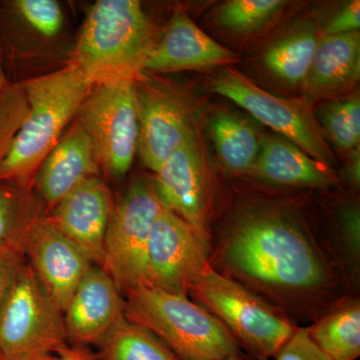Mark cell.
Wrapping results in <instances>:
<instances>
[{
    "label": "cell",
    "instance_id": "6da1fadb",
    "mask_svg": "<svg viewBox=\"0 0 360 360\" xmlns=\"http://www.w3.org/2000/svg\"><path fill=\"white\" fill-rule=\"evenodd\" d=\"M219 255L241 281L284 300H302L333 285V271L319 246L283 213L243 215L227 233Z\"/></svg>",
    "mask_w": 360,
    "mask_h": 360
},
{
    "label": "cell",
    "instance_id": "7a4b0ae2",
    "mask_svg": "<svg viewBox=\"0 0 360 360\" xmlns=\"http://www.w3.org/2000/svg\"><path fill=\"white\" fill-rule=\"evenodd\" d=\"M94 82L71 65L18 82L27 115L0 161V184L33 193L39 167L75 120Z\"/></svg>",
    "mask_w": 360,
    "mask_h": 360
},
{
    "label": "cell",
    "instance_id": "3957f363",
    "mask_svg": "<svg viewBox=\"0 0 360 360\" xmlns=\"http://www.w3.org/2000/svg\"><path fill=\"white\" fill-rule=\"evenodd\" d=\"M123 297L125 317L155 333L179 360H224L239 352L221 321L187 295L139 284Z\"/></svg>",
    "mask_w": 360,
    "mask_h": 360
},
{
    "label": "cell",
    "instance_id": "277c9868",
    "mask_svg": "<svg viewBox=\"0 0 360 360\" xmlns=\"http://www.w3.org/2000/svg\"><path fill=\"white\" fill-rule=\"evenodd\" d=\"M158 37L137 0H98L89 9L68 65L97 82L134 77Z\"/></svg>",
    "mask_w": 360,
    "mask_h": 360
},
{
    "label": "cell",
    "instance_id": "5b68a950",
    "mask_svg": "<svg viewBox=\"0 0 360 360\" xmlns=\"http://www.w3.org/2000/svg\"><path fill=\"white\" fill-rule=\"evenodd\" d=\"M188 295L210 310L238 345L258 360L276 356L297 328L281 310L210 264L191 284Z\"/></svg>",
    "mask_w": 360,
    "mask_h": 360
},
{
    "label": "cell",
    "instance_id": "8992f818",
    "mask_svg": "<svg viewBox=\"0 0 360 360\" xmlns=\"http://www.w3.org/2000/svg\"><path fill=\"white\" fill-rule=\"evenodd\" d=\"M0 44L6 70L11 66L26 80L68 65L75 41L60 2L2 0Z\"/></svg>",
    "mask_w": 360,
    "mask_h": 360
},
{
    "label": "cell",
    "instance_id": "52a82bcc",
    "mask_svg": "<svg viewBox=\"0 0 360 360\" xmlns=\"http://www.w3.org/2000/svg\"><path fill=\"white\" fill-rule=\"evenodd\" d=\"M66 345L63 310L26 260L0 309L1 359H44Z\"/></svg>",
    "mask_w": 360,
    "mask_h": 360
},
{
    "label": "cell",
    "instance_id": "ba28073f",
    "mask_svg": "<svg viewBox=\"0 0 360 360\" xmlns=\"http://www.w3.org/2000/svg\"><path fill=\"white\" fill-rule=\"evenodd\" d=\"M75 120L94 142L101 172L113 181L122 179L131 168L139 148L134 77L97 80Z\"/></svg>",
    "mask_w": 360,
    "mask_h": 360
},
{
    "label": "cell",
    "instance_id": "9c48e42d",
    "mask_svg": "<svg viewBox=\"0 0 360 360\" xmlns=\"http://www.w3.org/2000/svg\"><path fill=\"white\" fill-rule=\"evenodd\" d=\"M162 207L153 179L146 177L134 179L113 206L104 238L101 269L122 295L146 283L149 236Z\"/></svg>",
    "mask_w": 360,
    "mask_h": 360
},
{
    "label": "cell",
    "instance_id": "30bf717a",
    "mask_svg": "<svg viewBox=\"0 0 360 360\" xmlns=\"http://www.w3.org/2000/svg\"><path fill=\"white\" fill-rule=\"evenodd\" d=\"M210 85L215 94L231 99L314 160L326 165L335 160L309 99L272 96L233 68H225Z\"/></svg>",
    "mask_w": 360,
    "mask_h": 360
},
{
    "label": "cell",
    "instance_id": "8fae6325",
    "mask_svg": "<svg viewBox=\"0 0 360 360\" xmlns=\"http://www.w3.org/2000/svg\"><path fill=\"white\" fill-rule=\"evenodd\" d=\"M134 87L139 127L137 153L155 174L195 134L193 103L176 84L153 73L139 71Z\"/></svg>",
    "mask_w": 360,
    "mask_h": 360
},
{
    "label": "cell",
    "instance_id": "7c38bea8",
    "mask_svg": "<svg viewBox=\"0 0 360 360\" xmlns=\"http://www.w3.org/2000/svg\"><path fill=\"white\" fill-rule=\"evenodd\" d=\"M210 245L165 207L153 222L146 255V283L188 296L189 288L210 264Z\"/></svg>",
    "mask_w": 360,
    "mask_h": 360
},
{
    "label": "cell",
    "instance_id": "4fadbf2b",
    "mask_svg": "<svg viewBox=\"0 0 360 360\" xmlns=\"http://www.w3.org/2000/svg\"><path fill=\"white\" fill-rule=\"evenodd\" d=\"M153 184L163 207L179 215L210 245L208 175L196 132L163 162Z\"/></svg>",
    "mask_w": 360,
    "mask_h": 360
},
{
    "label": "cell",
    "instance_id": "5bb4252c",
    "mask_svg": "<svg viewBox=\"0 0 360 360\" xmlns=\"http://www.w3.org/2000/svg\"><path fill=\"white\" fill-rule=\"evenodd\" d=\"M23 250L28 264L65 312L78 284L94 264L49 221L45 213L26 232Z\"/></svg>",
    "mask_w": 360,
    "mask_h": 360
},
{
    "label": "cell",
    "instance_id": "9a60e30c",
    "mask_svg": "<svg viewBox=\"0 0 360 360\" xmlns=\"http://www.w3.org/2000/svg\"><path fill=\"white\" fill-rule=\"evenodd\" d=\"M113 203L101 176L90 177L66 194L46 219L96 266L103 265L104 238Z\"/></svg>",
    "mask_w": 360,
    "mask_h": 360
},
{
    "label": "cell",
    "instance_id": "2e32d148",
    "mask_svg": "<svg viewBox=\"0 0 360 360\" xmlns=\"http://www.w3.org/2000/svg\"><path fill=\"white\" fill-rule=\"evenodd\" d=\"M238 61V54L222 46L200 30L182 9L175 11L165 30L156 37L141 65L153 73L207 70Z\"/></svg>",
    "mask_w": 360,
    "mask_h": 360
},
{
    "label": "cell",
    "instance_id": "e0dca14e",
    "mask_svg": "<svg viewBox=\"0 0 360 360\" xmlns=\"http://www.w3.org/2000/svg\"><path fill=\"white\" fill-rule=\"evenodd\" d=\"M124 311V297L115 281L101 266L92 265L63 312L68 345H96L125 316Z\"/></svg>",
    "mask_w": 360,
    "mask_h": 360
},
{
    "label": "cell",
    "instance_id": "ac0fdd59",
    "mask_svg": "<svg viewBox=\"0 0 360 360\" xmlns=\"http://www.w3.org/2000/svg\"><path fill=\"white\" fill-rule=\"evenodd\" d=\"M101 172L94 142L75 118L39 167L33 193L47 214L66 194Z\"/></svg>",
    "mask_w": 360,
    "mask_h": 360
},
{
    "label": "cell",
    "instance_id": "d6986e66",
    "mask_svg": "<svg viewBox=\"0 0 360 360\" xmlns=\"http://www.w3.org/2000/svg\"><path fill=\"white\" fill-rule=\"evenodd\" d=\"M250 172L269 184L328 188L338 179L326 163L314 160L281 135L262 139L259 155Z\"/></svg>",
    "mask_w": 360,
    "mask_h": 360
},
{
    "label": "cell",
    "instance_id": "ffe728a7",
    "mask_svg": "<svg viewBox=\"0 0 360 360\" xmlns=\"http://www.w3.org/2000/svg\"><path fill=\"white\" fill-rule=\"evenodd\" d=\"M359 72V32L328 35L319 40L303 84L309 96H324L354 84Z\"/></svg>",
    "mask_w": 360,
    "mask_h": 360
},
{
    "label": "cell",
    "instance_id": "44dd1931",
    "mask_svg": "<svg viewBox=\"0 0 360 360\" xmlns=\"http://www.w3.org/2000/svg\"><path fill=\"white\" fill-rule=\"evenodd\" d=\"M312 340L333 360H355L360 355V303L348 300L309 328Z\"/></svg>",
    "mask_w": 360,
    "mask_h": 360
},
{
    "label": "cell",
    "instance_id": "7402d4cb",
    "mask_svg": "<svg viewBox=\"0 0 360 360\" xmlns=\"http://www.w3.org/2000/svg\"><path fill=\"white\" fill-rule=\"evenodd\" d=\"M96 347V360H179L155 333L125 316Z\"/></svg>",
    "mask_w": 360,
    "mask_h": 360
},
{
    "label": "cell",
    "instance_id": "603a6c76",
    "mask_svg": "<svg viewBox=\"0 0 360 360\" xmlns=\"http://www.w3.org/2000/svg\"><path fill=\"white\" fill-rule=\"evenodd\" d=\"M210 129L224 167L234 174L250 172L262 144L255 129L231 113L219 111L213 115Z\"/></svg>",
    "mask_w": 360,
    "mask_h": 360
},
{
    "label": "cell",
    "instance_id": "cb8c5ba5",
    "mask_svg": "<svg viewBox=\"0 0 360 360\" xmlns=\"http://www.w3.org/2000/svg\"><path fill=\"white\" fill-rule=\"evenodd\" d=\"M319 40L305 30L276 42L264 54V63L272 73L288 84L304 82L309 75Z\"/></svg>",
    "mask_w": 360,
    "mask_h": 360
},
{
    "label": "cell",
    "instance_id": "d4e9b609",
    "mask_svg": "<svg viewBox=\"0 0 360 360\" xmlns=\"http://www.w3.org/2000/svg\"><path fill=\"white\" fill-rule=\"evenodd\" d=\"M44 213L34 193L13 184H0V245L20 243L23 245L30 225Z\"/></svg>",
    "mask_w": 360,
    "mask_h": 360
},
{
    "label": "cell",
    "instance_id": "484cf974",
    "mask_svg": "<svg viewBox=\"0 0 360 360\" xmlns=\"http://www.w3.org/2000/svg\"><path fill=\"white\" fill-rule=\"evenodd\" d=\"M283 0H231L220 8L217 21L231 32H255L285 6Z\"/></svg>",
    "mask_w": 360,
    "mask_h": 360
},
{
    "label": "cell",
    "instance_id": "4316f807",
    "mask_svg": "<svg viewBox=\"0 0 360 360\" xmlns=\"http://www.w3.org/2000/svg\"><path fill=\"white\" fill-rule=\"evenodd\" d=\"M28 105L20 84H13L0 96V161L20 129Z\"/></svg>",
    "mask_w": 360,
    "mask_h": 360
},
{
    "label": "cell",
    "instance_id": "83f0119b",
    "mask_svg": "<svg viewBox=\"0 0 360 360\" xmlns=\"http://www.w3.org/2000/svg\"><path fill=\"white\" fill-rule=\"evenodd\" d=\"M321 120L324 130L340 150L348 151L359 143L360 129L352 124L343 108L342 101L328 104L322 108Z\"/></svg>",
    "mask_w": 360,
    "mask_h": 360
},
{
    "label": "cell",
    "instance_id": "f1b7e54d",
    "mask_svg": "<svg viewBox=\"0 0 360 360\" xmlns=\"http://www.w3.org/2000/svg\"><path fill=\"white\" fill-rule=\"evenodd\" d=\"M25 262L22 243L0 245V309L13 288L18 271Z\"/></svg>",
    "mask_w": 360,
    "mask_h": 360
},
{
    "label": "cell",
    "instance_id": "f546056e",
    "mask_svg": "<svg viewBox=\"0 0 360 360\" xmlns=\"http://www.w3.org/2000/svg\"><path fill=\"white\" fill-rule=\"evenodd\" d=\"M274 357L276 360H333L315 345L309 328H296Z\"/></svg>",
    "mask_w": 360,
    "mask_h": 360
},
{
    "label": "cell",
    "instance_id": "4dcf8cb0",
    "mask_svg": "<svg viewBox=\"0 0 360 360\" xmlns=\"http://www.w3.org/2000/svg\"><path fill=\"white\" fill-rule=\"evenodd\" d=\"M341 232L345 250L354 262H359L360 219L356 206H347L341 212Z\"/></svg>",
    "mask_w": 360,
    "mask_h": 360
},
{
    "label": "cell",
    "instance_id": "1f68e13d",
    "mask_svg": "<svg viewBox=\"0 0 360 360\" xmlns=\"http://www.w3.org/2000/svg\"><path fill=\"white\" fill-rule=\"evenodd\" d=\"M360 27V1L349 2L336 14L326 26V34L340 35L359 32Z\"/></svg>",
    "mask_w": 360,
    "mask_h": 360
},
{
    "label": "cell",
    "instance_id": "d6a6232c",
    "mask_svg": "<svg viewBox=\"0 0 360 360\" xmlns=\"http://www.w3.org/2000/svg\"><path fill=\"white\" fill-rule=\"evenodd\" d=\"M51 360H96V352L89 347H71L66 345L56 354Z\"/></svg>",
    "mask_w": 360,
    "mask_h": 360
},
{
    "label": "cell",
    "instance_id": "836d02e7",
    "mask_svg": "<svg viewBox=\"0 0 360 360\" xmlns=\"http://www.w3.org/2000/svg\"><path fill=\"white\" fill-rule=\"evenodd\" d=\"M360 158L359 149L352 153V158L348 161L347 174L348 180L352 182V186L359 188L360 184Z\"/></svg>",
    "mask_w": 360,
    "mask_h": 360
},
{
    "label": "cell",
    "instance_id": "e575fe53",
    "mask_svg": "<svg viewBox=\"0 0 360 360\" xmlns=\"http://www.w3.org/2000/svg\"><path fill=\"white\" fill-rule=\"evenodd\" d=\"M11 84L13 82H11V78H9L6 72V65H4V51H2L1 44H0V96L11 86Z\"/></svg>",
    "mask_w": 360,
    "mask_h": 360
},
{
    "label": "cell",
    "instance_id": "d590c367",
    "mask_svg": "<svg viewBox=\"0 0 360 360\" xmlns=\"http://www.w3.org/2000/svg\"><path fill=\"white\" fill-rule=\"evenodd\" d=\"M224 360H245V359L238 352V354H232L231 356L226 357V359Z\"/></svg>",
    "mask_w": 360,
    "mask_h": 360
},
{
    "label": "cell",
    "instance_id": "8d00e7d4",
    "mask_svg": "<svg viewBox=\"0 0 360 360\" xmlns=\"http://www.w3.org/2000/svg\"><path fill=\"white\" fill-rule=\"evenodd\" d=\"M52 356H53V355H52ZM51 356H47V357H44V359H37V360H51Z\"/></svg>",
    "mask_w": 360,
    "mask_h": 360
},
{
    "label": "cell",
    "instance_id": "74e56055",
    "mask_svg": "<svg viewBox=\"0 0 360 360\" xmlns=\"http://www.w3.org/2000/svg\"><path fill=\"white\" fill-rule=\"evenodd\" d=\"M0 360H2V359H1V354H0Z\"/></svg>",
    "mask_w": 360,
    "mask_h": 360
}]
</instances>
